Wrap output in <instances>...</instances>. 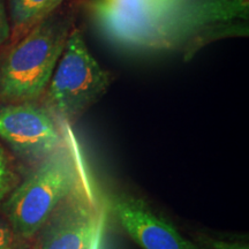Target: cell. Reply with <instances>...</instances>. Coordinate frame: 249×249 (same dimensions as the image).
<instances>
[{"instance_id":"cell-6","label":"cell","mask_w":249,"mask_h":249,"mask_svg":"<svg viewBox=\"0 0 249 249\" xmlns=\"http://www.w3.org/2000/svg\"><path fill=\"white\" fill-rule=\"evenodd\" d=\"M0 139L17 154L35 161L46 160L66 143L65 129L34 102L0 105Z\"/></svg>"},{"instance_id":"cell-13","label":"cell","mask_w":249,"mask_h":249,"mask_svg":"<svg viewBox=\"0 0 249 249\" xmlns=\"http://www.w3.org/2000/svg\"><path fill=\"white\" fill-rule=\"evenodd\" d=\"M13 235L11 230L4 225H0V249H7L12 246Z\"/></svg>"},{"instance_id":"cell-11","label":"cell","mask_w":249,"mask_h":249,"mask_svg":"<svg viewBox=\"0 0 249 249\" xmlns=\"http://www.w3.org/2000/svg\"><path fill=\"white\" fill-rule=\"evenodd\" d=\"M17 177L7 154L0 145V201L13 189Z\"/></svg>"},{"instance_id":"cell-5","label":"cell","mask_w":249,"mask_h":249,"mask_svg":"<svg viewBox=\"0 0 249 249\" xmlns=\"http://www.w3.org/2000/svg\"><path fill=\"white\" fill-rule=\"evenodd\" d=\"M96 27L113 43L158 49L160 27L174 6L165 0H83Z\"/></svg>"},{"instance_id":"cell-4","label":"cell","mask_w":249,"mask_h":249,"mask_svg":"<svg viewBox=\"0 0 249 249\" xmlns=\"http://www.w3.org/2000/svg\"><path fill=\"white\" fill-rule=\"evenodd\" d=\"M112 81L89 51L82 31L74 27L43 93L44 107L59 124H70L107 93Z\"/></svg>"},{"instance_id":"cell-2","label":"cell","mask_w":249,"mask_h":249,"mask_svg":"<svg viewBox=\"0 0 249 249\" xmlns=\"http://www.w3.org/2000/svg\"><path fill=\"white\" fill-rule=\"evenodd\" d=\"M62 126L64 147L40 161L6 203L12 230L23 239L34 238L55 208L80 185L79 157L68 132L70 124Z\"/></svg>"},{"instance_id":"cell-14","label":"cell","mask_w":249,"mask_h":249,"mask_svg":"<svg viewBox=\"0 0 249 249\" xmlns=\"http://www.w3.org/2000/svg\"><path fill=\"white\" fill-rule=\"evenodd\" d=\"M62 2H64V0H52L51 5H50V8H49V15L53 13L55 9H58V7L62 4Z\"/></svg>"},{"instance_id":"cell-9","label":"cell","mask_w":249,"mask_h":249,"mask_svg":"<svg viewBox=\"0 0 249 249\" xmlns=\"http://www.w3.org/2000/svg\"><path fill=\"white\" fill-rule=\"evenodd\" d=\"M52 0H9V23L15 39L21 38L43 18L49 17Z\"/></svg>"},{"instance_id":"cell-8","label":"cell","mask_w":249,"mask_h":249,"mask_svg":"<svg viewBox=\"0 0 249 249\" xmlns=\"http://www.w3.org/2000/svg\"><path fill=\"white\" fill-rule=\"evenodd\" d=\"M96 225L95 208L80 183L38 230L33 249H90Z\"/></svg>"},{"instance_id":"cell-12","label":"cell","mask_w":249,"mask_h":249,"mask_svg":"<svg viewBox=\"0 0 249 249\" xmlns=\"http://www.w3.org/2000/svg\"><path fill=\"white\" fill-rule=\"evenodd\" d=\"M9 18L6 12L4 0H0V48L5 44L12 35Z\"/></svg>"},{"instance_id":"cell-7","label":"cell","mask_w":249,"mask_h":249,"mask_svg":"<svg viewBox=\"0 0 249 249\" xmlns=\"http://www.w3.org/2000/svg\"><path fill=\"white\" fill-rule=\"evenodd\" d=\"M110 208L121 229L142 249H198L140 196L118 193Z\"/></svg>"},{"instance_id":"cell-3","label":"cell","mask_w":249,"mask_h":249,"mask_svg":"<svg viewBox=\"0 0 249 249\" xmlns=\"http://www.w3.org/2000/svg\"><path fill=\"white\" fill-rule=\"evenodd\" d=\"M249 0H187L174 6L160 27L158 49L181 52L183 60L227 37H246Z\"/></svg>"},{"instance_id":"cell-16","label":"cell","mask_w":249,"mask_h":249,"mask_svg":"<svg viewBox=\"0 0 249 249\" xmlns=\"http://www.w3.org/2000/svg\"><path fill=\"white\" fill-rule=\"evenodd\" d=\"M7 249H18V248H15V247H13V246H11V247L7 248Z\"/></svg>"},{"instance_id":"cell-15","label":"cell","mask_w":249,"mask_h":249,"mask_svg":"<svg viewBox=\"0 0 249 249\" xmlns=\"http://www.w3.org/2000/svg\"><path fill=\"white\" fill-rule=\"evenodd\" d=\"M165 1H166V4H169L170 6H177L187 1V0H165Z\"/></svg>"},{"instance_id":"cell-10","label":"cell","mask_w":249,"mask_h":249,"mask_svg":"<svg viewBox=\"0 0 249 249\" xmlns=\"http://www.w3.org/2000/svg\"><path fill=\"white\" fill-rule=\"evenodd\" d=\"M193 241L198 249H249L248 241L244 238L227 239L207 233H197Z\"/></svg>"},{"instance_id":"cell-1","label":"cell","mask_w":249,"mask_h":249,"mask_svg":"<svg viewBox=\"0 0 249 249\" xmlns=\"http://www.w3.org/2000/svg\"><path fill=\"white\" fill-rule=\"evenodd\" d=\"M73 28V14L55 9L21 37L0 65V99L24 103L42 97Z\"/></svg>"}]
</instances>
